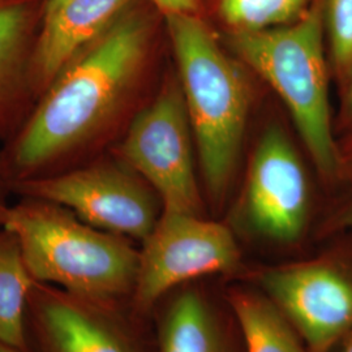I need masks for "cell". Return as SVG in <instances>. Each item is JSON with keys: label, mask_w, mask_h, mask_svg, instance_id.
Here are the masks:
<instances>
[{"label": "cell", "mask_w": 352, "mask_h": 352, "mask_svg": "<svg viewBox=\"0 0 352 352\" xmlns=\"http://www.w3.org/2000/svg\"><path fill=\"white\" fill-rule=\"evenodd\" d=\"M244 352H308L289 317L256 285H230L223 291Z\"/></svg>", "instance_id": "cell-14"}, {"label": "cell", "mask_w": 352, "mask_h": 352, "mask_svg": "<svg viewBox=\"0 0 352 352\" xmlns=\"http://www.w3.org/2000/svg\"><path fill=\"white\" fill-rule=\"evenodd\" d=\"M324 12L331 63L343 84L352 67V0H325Z\"/></svg>", "instance_id": "cell-17"}, {"label": "cell", "mask_w": 352, "mask_h": 352, "mask_svg": "<svg viewBox=\"0 0 352 352\" xmlns=\"http://www.w3.org/2000/svg\"><path fill=\"white\" fill-rule=\"evenodd\" d=\"M324 34L325 12L318 1L294 24L234 32L232 46L285 102L318 171L334 177L342 155L331 123Z\"/></svg>", "instance_id": "cell-4"}, {"label": "cell", "mask_w": 352, "mask_h": 352, "mask_svg": "<svg viewBox=\"0 0 352 352\" xmlns=\"http://www.w3.org/2000/svg\"><path fill=\"white\" fill-rule=\"evenodd\" d=\"M311 193L300 158L278 126L265 131L252 160L240 215L253 235L292 244L308 225Z\"/></svg>", "instance_id": "cell-10"}, {"label": "cell", "mask_w": 352, "mask_h": 352, "mask_svg": "<svg viewBox=\"0 0 352 352\" xmlns=\"http://www.w3.org/2000/svg\"><path fill=\"white\" fill-rule=\"evenodd\" d=\"M343 85V104H342V124L352 132V67Z\"/></svg>", "instance_id": "cell-21"}, {"label": "cell", "mask_w": 352, "mask_h": 352, "mask_svg": "<svg viewBox=\"0 0 352 352\" xmlns=\"http://www.w3.org/2000/svg\"><path fill=\"white\" fill-rule=\"evenodd\" d=\"M133 0H69L43 14L32 59V82L38 97L76 56L113 25Z\"/></svg>", "instance_id": "cell-11"}, {"label": "cell", "mask_w": 352, "mask_h": 352, "mask_svg": "<svg viewBox=\"0 0 352 352\" xmlns=\"http://www.w3.org/2000/svg\"><path fill=\"white\" fill-rule=\"evenodd\" d=\"M192 135L180 85L167 82L132 119L119 157L155 190L164 210L202 215Z\"/></svg>", "instance_id": "cell-8"}, {"label": "cell", "mask_w": 352, "mask_h": 352, "mask_svg": "<svg viewBox=\"0 0 352 352\" xmlns=\"http://www.w3.org/2000/svg\"><path fill=\"white\" fill-rule=\"evenodd\" d=\"M69 0H42V16L52 12Z\"/></svg>", "instance_id": "cell-22"}, {"label": "cell", "mask_w": 352, "mask_h": 352, "mask_svg": "<svg viewBox=\"0 0 352 352\" xmlns=\"http://www.w3.org/2000/svg\"><path fill=\"white\" fill-rule=\"evenodd\" d=\"M340 352H352V333L342 342L340 346Z\"/></svg>", "instance_id": "cell-24"}, {"label": "cell", "mask_w": 352, "mask_h": 352, "mask_svg": "<svg viewBox=\"0 0 352 352\" xmlns=\"http://www.w3.org/2000/svg\"><path fill=\"white\" fill-rule=\"evenodd\" d=\"M151 38L148 16L129 7L55 77L4 153L13 182L76 166L139 84Z\"/></svg>", "instance_id": "cell-1"}, {"label": "cell", "mask_w": 352, "mask_h": 352, "mask_svg": "<svg viewBox=\"0 0 352 352\" xmlns=\"http://www.w3.org/2000/svg\"><path fill=\"white\" fill-rule=\"evenodd\" d=\"M30 352H151L129 302H96L36 282L28 300Z\"/></svg>", "instance_id": "cell-9"}, {"label": "cell", "mask_w": 352, "mask_h": 352, "mask_svg": "<svg viewBox=\"0 0 352 352\" xmlns=\"http://www.w3.org/2000/svg\"><path fill=\"white\" fill-rule=\"evenodd\" d=\"M41 20L38 0H0V138L20 126L26 104L36 102L32 59Z\"/></svg>", "instance_id": "cell-13"}, {"label": "cell", "mask_w": 352, "mask_h": 352, "mask_svg": "<svg viewBox=\"0 0 352 352\" xmlns=\"http://www.w3.org/2000/svg\"><path fill=\"white\" fill-rule=\"evenodd\" d=\"M34 279L17 240L0 228V342L29 351L28 300Z\"/></svg>", "instance_id": "cell-15"}, {"label": "cell", "mask_w": 352, "mask_h": 352, "mask_svg": "<svg viewBox=\"0 0 352 352\" xmlns=\"http://www.w3.org/2000/svg\"><path fill=\"white\" fill-rule=\"evenodd\" d=\"M164 13V17L173 14H196L199 0H151Z\"/></svg>", "instance_id": "cell-18"}, {"label": "cell", "mask_w": 352, "mask_h": 352, "mask_svg": "<svg viewBox=\"0 0 352 352\" xmlns=\"http://www.w3.org/2000/svg\"><path fill=\"white\" fill-rule=\"evenodd\" d=\"M0 352H25V351H21V350H19V349H14V347H11V346H8V344H4V343H1V342H0Z\"/></svg>", "instance_id": "cell-25"}, {"label": "cell", "mask_w": 352, "mask_h": 352, "mask_svg": "<svg viewBox=\"0 0 352 352\" xmlns=\"http://www.w3.org/2000/svg\"><path fill=\"white\" fill-rule=\"evenodd\" d=\"M241 267V251L230 227L199 214L162 210L141 243L131 309L148 321L175 289L205 278L234 276Z\"/></svg>", "instance_id": "cell-5"}, {"label": "cell", "mask_w": 352, "mask_h": 352, "mask_svg": "<svg viewBox=\"0 0 352 352\" xmlns=\"http://www.w3.org/2000/svg\"><path fill=\"white\" fill-rule=\"evenodd\" d=\"M1 228L17 240L36 282L82 299L129 302L139 267L133 240L102 231L52 202L10 204Z\"/></svg>", "instance_id": "cell-2"}, {"label": "cell", "mask_w": 352, "mask_h": 352, "mask_svg": "<svg viewBox=\"0 0 352 352\" xmlns=\"http://www.w3.org/2000/svg\"><path fill=\"white\" fill-rule=\"evenodd\" d=\"M12 184V174L7 164L6 155L4 153H0V228H1L4 213L10 205L8 197H10V193L13 192Z\"/></svg>", "instance_id": "cell-19"}, {"label": "cell", "mask_w": 352, "mask_h": 352, "mask_svg": "<svg viewBox=\"0 0 352 352\" xmlns=\"http://www.w3.org/2000/svg\"><path fill=\"white\" fill-rule=\"evenodd\" d=\"M13 193L52 202L102 231L142 243L162 213L155 190L128 164H77L49 175L14 180Z\"/></svg>", "instance_id": "cell-6"}, {"label": "cell", "mask_w": 352, "mask_h": 352, "mask_svg": "<svg viewBox=\"0 0 352 352\" xmlns=\"http://www.w3.org/2000/svg\"><path fill=\"white\" fill-rule=\"evenodd\" d=\"M308 0H221L222 19L234 32H260L287 25Z\"/></svg>", "instance_id": "cell-16"}, {"label": "cell", "mask_w": 352, "mask_h": 352, "mask_svg": "<svg viewBox=\"0 0 352 352\" xmlns=\"http://www.w3.org/2000/svg\"><path fill=\"white\" fill-rule=\"evenodd\" d=\"M344 171L347 173L349 175L352 176V146L350 151L347 153V158L346 160H342V168H340V173Z\"/></svg>", "instance_id": "cell-23"}, {"label": "cell", "mask_w": 352, "mask_h": 352, "mask_svg": "<svg viewBox=\"0 0 352 352\" xmlns=\"http://www.w3.org/2000/svg\"><path fill=\"white\" fill-rule=\"evenodd\" d=\"M327 228L330 231L352 230V199L346 202L330 218V222L327 223Z\"/></svg>", "instance_id": "cell-20"}, {"label": "cell", "mask_w": 352, "mask_h": 352, "mask_svg": "<svg viewBox=\"0 0 352 352\" xmlns=\"http://www.w3.org/2000/svg\"><path fill=\"white\" fill-rule=\"evenodd\" d=\"M253 285L289 317L308 352H333L352 333V252L258 270Z\"/></svg>", "instance_id": "cell-7"}, {"label": "cell", "mask_w": 352, "mask_h": 352, "mask_svg": "<svg viewBox=\"0 0 352 352\" xmlns=\"http://www.w3.org/2000/svg\"><path fill=\"white\" fill-rule=\"evenodd\" d=\"M166 24L205 187L214 202L222 204L245 133L248 84L197 14L167 16Z\"/></svg>", "instance_id": "cell-3"}, {"label": "cell", "mask_w": 352, "mask_h": 352, "mask_svg": "<svg viewBox=\"0 0 352 352\" xmlns=\"http://www.w3.org/2000/svg\"><path fill=\"white\" fill-rule=\"evenodd\" d=\"M158 307L157 352H244L225 298L215 300L201 280L175 289Z\"/></svg>", "instance_id": "cell-12"}]
</instances>
